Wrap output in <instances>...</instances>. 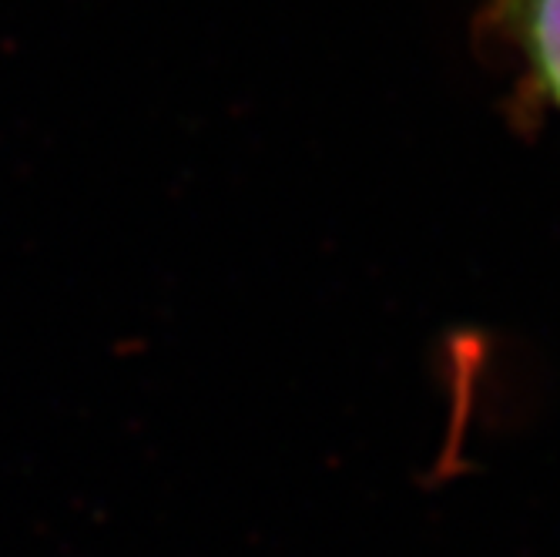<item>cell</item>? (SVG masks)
<instances>
[{"label": "cell", "instance_id": "obj_1", "mask_svg": "<svg viewBox=\"0 0 560 557\" xmlns=\"http://www.w3.org/2000/svg\"><path fill=\"white\" fill-rule=\"evenodd\" d=\"M480 31L521 68V101L560 112V0H483Z\"/></svg>", "mask_w": 560, "mask_h": 557}]
</instances>
